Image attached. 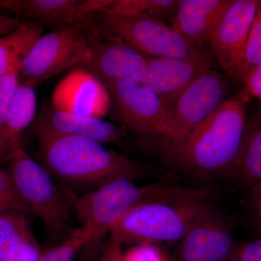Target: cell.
Instances as JSON below:
<instances>
[{
  "instance_id": "obj_1",
  "label": "cell",
  "mask_w": 261,
  "mask_h": 261,
  "mask_svg": "<svg viewBox=\"0 0 261 261\" xmlns=\"http://www.w3.org/2000/svg\"><path fill=\"white\" fill-rule=\"evenodd\" d=\"M37 158L53 178L68 185L92 190L115 180L142 179L151 172L144 163L97 140L76 136L39 141Z\"/></svg>"
},
{
  "instance_id": "obj_2",
  "label": "cell",
  "mask_w": 261,
  "mask_h": 261,
  "mask_svg": "<svg viewBox=\"0 0 261 261\" xmlns=\"http://www.w3.org/2000/svg\"><path fill=\"white\" fill-rule=\"evenodd\" d=\"M250 98L242 89L171 149L178 166L202 177H230L243 142Z\"/></svg>"
},
{
  "instance_id": "obj_3",
  "label": "cell",
  "mask_w": 261,
  "mask_h": 261,
  "mask_svg": "<svg viewBox=\"0 0 261 261\" xmlns=\"http://www.w3.org/2000/svg\"><path fill=\"white\" fill-rule=\"evenodd\" d=\"M7 173L19 202L56 238H68L73 230L75 215L64 187H58L50 173L25 152L23 146L10 161Z\"/></svg>"
},
{
  "instance_id": "obj_4",
  "label": "cell",
  "mask_w": 261,
  "mask_h": 261,
  "mask_svg": "<svg viewBox=\"0 0 261 261\" xmlns=\"http://www.w3.org/2000/svg\"><path fill=\"white\" fill-rule=\"evenodd\" d=\"M88 17L58 27L36 41L20 68L24 82L35 87L63 70L89 63L98 32L86 23Z\"/></svg>"
},
{
  "instance_id": "obj_5",
  "label": "cell",
  "mask_w": 261,
  "mask_h": 261,
  "mask_svg": "<svg viewBox=\"0 0 261 261\" xmlns=\"http://www.w3.org/2000/svg\"><path fill=\"white\" fill-rule=\"evenodd\" d=\"M63 187L71 202L80 228L87 237L82 250L87 260H93L105 238L110 236L118 221L143 200L142 187L125 178L115 180L81 196L75 195L68 187Z\"/></svg>"
},
{
  "instance_id": "obj_6",
  "label": "cell",
  "mask_w": 261,
  "mask_h": 261,
  "mask_svg": "<svg viewBox=\"0 0 261 261\" xmlns=\"http://www.w3.org/2000/svg\"><path fill=\"white\" fill-rule=\"evenodd\" d=\"M215 202H151L126 213L113 228L122 243L156 244L180 241L199 217Z\"/></svg>"
},
{
  "instance_id": "obj_7",
  "label": "cell",
  "mask_w": 261,
  "mask_h": 261,
  "mask_svg": "<svg viewBox=\"0 0 261 261\" xmlns=\"http://www.w3.org/2000/svg\"><path fill=\"white\" fill-rule=\"evenodd\" d=\"M98 33L149 57H184L200 49L192 47L171 27L142 15L100 10Z\"/></svg>"
},
{
  "instance_id": "obj_8",
  "label": "cell",
  "mask_w": 261,
  "mask_h": 261,
  "mask_svg": "<svg viewBox=\"0 0 261 261\" xmlns=\"http://www.w3.org/2000/svg\"><path fill=\"white\" fill-rule=\"evenodd\" d=\"M228 76L212 68L202 73L187 87L168 112L161 135L171 145L177 147L199 125L226 101Z\"/></svg>"
},
{
  "instance_id": "obj_9",
  "label": "cell",
  "mask_w": 261,
  "mask_h": 261,
  "mask_svg": "<svg viewBox=\"0 0 261 261\" xmlns=\"http://www.w3.org/2000/svg\"><path fill=\"white\" fill-rule=\"evenodd\" d=\"M260 0H232L211 39L214 59L228 78L243 82L247 39Z\"/></svg>"
},
{
  "instance_id": "obj_10",
  "label": "cell",
  "mask_w": 261,
  "mask_h": 261,
  "mask_svg": "<svg viewBox=\"0 0 261 261\" xmlns=\"http://www.w3.org/2000/svg\"><path fill=\"white\" fill-rule=\"evenodd\" d=\"M210 49L184 57H149L142 83L157 94L169 112L178 98L202 73L211 69Z\"/></svg>"
},
{
  "instance_id": "obj_11",
  "label": "cell",
  "mask_w": 261,
  "mask_h": 261,
  "mask_svg": "<svg viewBox=\"0 0 261 261\" xmlns=\"http://www.w3.org/2000/svg\"><path fill=\"white\" fill-rule=\"evenodd\" d=\"M107 87L113 108L124 126L138 133L161 135L168 111L153 91L135 82H118Z\"/></svg>"
},
{
  "instance_id": "obj_12",
  "label": "cell",
  "mask_w": 261,
  "mask_h": 261,
  "mask_svg": "<svg viewBox=\"0 0 261 261\" xmlns=\"http://www.w3.org/2000/svg\"><path fill=\"white\" fill-rule=\"evenodd\" d=\"M179 242L178 261H227L237 245L229 221L215 207L201 215Z\"/></svg>"
},
{
  "instance_id": "obj_13",
  "label": "cell",
  "mask_w": 261,
  "mask_h": 261,
  "mask_svg": "<svg viewBox=\"0 0 261 261\" xmlns=\"http://www.w3.org/2000/svg\"><path fill=\"white\" fill-rule=\"evenodd\" d=\"M108 87L84 68L65 75L53 90L51 105L56 109L80 116L103 118L111 105Z\"/></svg>"
},
{
  "instance_id": "obj_14",
  "label": "cell",
  "mask_w": 261,
  "mask_h": 261,
  "mask_svg": "<svg viewBox=\"0 0 261 261\" xmlns=\"http://www.w3.org/2000/svg\"><path fill=\"white\" fill-rule=\"evenodd\" d=\"M33 128L39 142L58 136H76L97 140L105 145L123 144L124 132L121 127L103 118L59 111L51 105L42 108L33 122Z\"/></svg>"
},
{
  "instance_id": "obj_15",
  "label": "cell",
  "mask_w": 261,
  "mask_h": 261,
  "mask_svg": "<svg viewBox=\"0 0 261 261\" xmlns=\"http://www.w3.org/2000/svg\"><path fill=\"white\" fill-rule=\"evenodd\" d=\"M147 56L123 43L94 44L90 61L84 68L97 76L107 87L118 82L142 83Z\"/></svg>"
},
{
  "instance_id": "obj_16",
  "label": "cell",
  "mask_w": 261,
  "mask_h": 261,
  "mask_svg": "<svg viewBox=\"0 0 261 261\" xmlns=\"http://www.w3.org/2000/svg\"><path fill=\"white\" fill-rule=\"evenodd\" d=\"M111 0H0V8L18 18L44 25H65L100 11Z\"/></svg>"
},
{
  "instance_id": "obj_17",
  "label": "cell",
  "mask_w": 261,
  "mask_h": 261,
  "mask_svg": "<svg viewBox=\"0 0 261 261\" xmlns=\"http://www.w3.org/2000/svg\"><path fill=\"white\" fill-rule=\"evenodd\" d=\"M231 2L180 0L171 27L194 49H210L213 34Z\"/></svg>"
},
{
  "instance_id": "obj_18",
  "label": "cell",
  "mask_w": 261,
  "mask_h": 261,
  "mask_svg": "<svg viewBox=\"0 0 261 261\" xmlns=\"http://www.w3.org/2000/svg\"><path fill=\"white\" fill-rule=\"evenodd\" d=\"M230 177L250 189L261 180V109L247 118L243 142Z\"/></svg>"
},
{
  "instance_id": "obj_19",
  "label": "cell",
  "mask_w": 261,
  "mask_h": 261,
  "mask_svg": "<svg viewBox=\"0 0 261 261\" xmlns=\"http://www.w3.org/2000/svg\"><path fill=\"white\" fill-rule=\"evenodd\" d=\"M37 107V95L34 86L23 81L10 106L2 130V139L13 158L23 147L20 134L34 121Z\"/></svg>"
},
{
  "instance_id": "obj_20",
  "label": "cell",
  "mask_w": 261,
  "mask_h": 261,
  "mask_svg": "<svg viewBox=\"0 0 261 261\" xmlns=\"http://www.w3.org/2000/svg\"><path fill=\"white\" fill-rule=\"evenodd\" d=\"M44 27L27 23L14 32L0 38V80L16 65L23 63L36 41L42 36Z\"/></svg>"
},
{
  "instance_id": "obj_21",
  "label": "cell",
  "mask_w": 261,
  "mask_h": 261,
  "mask_svg": "<svg viewBox=\"0 0 261 261\" xmlns=\"http://www.w3.org/2000/svg\"><path fill=\"white\" fill-rule=\"evenodd\" d=\"M25 214L10 211L0 214V261H9L19 245L32 233Z\"/></svg>"
},
{
  "instance_id": "obj_22",
  "label": "cell",
  "mask_w": 261,
  "mask_h": 261,
  "mask_svg": "<svg viewBox=\"0 0 261 261\" xmlns=\"http://www.w3.org/2000/svg\"><path fill=\"white\" fill-rule=\"evenodd\" d=\"M86 240L87 237L83 230L75 228L59 245L42 253L38 261H73L83 250Z\"/></svg>"
},
{
  "instance_id": "obj_23",
  "label": "cell",
  "mask_w": 261,
  "mask_h": 261,
  "mask_svg": "<svg viewBox=\"0 0 261 261\" xmlns=\"http://www.w3.org/2000/svg\"><path fill=\"white\" fill-rule=\"evenodd\" d=\"M21 65L22 64L16 65L0 80V138L2 141V130L4 126L5 119L8 116L10 106L23 82V78L20 74ZM5 148L7 149V147H5ZM7 150L8 151V149H7ZM8 152L13 159V155L10 154L9 151Z\"/></svg>"
},
{
  "instance_id": "obj_24",
  "label": "cell",
  "mask_w": 261,
  "mask_h": 261,
  "mask_svg": "<svg viewBox=\"0 0 261 261\" xmlns=\"http://www.w3.org/2000/svg\"><path fill=\"white\" fill-rule=\"evenodd\" d=\"M261 63V0L249 33L245 61H244L243 82L249 71Z\"/></svg>"
},
{
  "instance_id": "obj_25",
  "label": "cell",
  "mask_w": 261,
  "mask_h": 261,
  "mask_svg": "<svg viewBox=\"0 0 261 261\" xmlns=\"http://www.w3.org/2000/svg\"><path fill=\"white\" fill-rule=\"evenodd\" d=\"M123 261H168L155 244H137L123 254Z\"/></svg>"
},
{
  "instance_id": "obj_26",
  "label": "cell",
  "mask_w": 261,
  "mask_h": 261,
  "mask_svg": "<svg viewBox=\"0 0 261 261\" xmlns=\"http://www.w3.org/2000/svg\"><path fill=\"white\" fill-rule=\"evenodd\" d=\"M227 261H261V238L248 243L237 244Z\"/></svg>"
},
{
  "instance_id": "obj_27",
  "label": "cell",
  "mask_w": 261,
  "mask_h": 261,
  "mask_svg": "<svg viewBox=\"0 0 261 261\" xmlns=\"http://www.w3.org/2000/svg\"><path fill=\"white\" fill-rule=\"evenodd\" d=\"M42 254L40 246L32 233L19 245L9 261H38Z\"/></svg>"
},
{
  "instance_id": "obj_28",
  "label": "cell",
  "mask_w": 261,
  "mask_h": 261,
  "mask_svg": "<svg viewBox=\"0 0 261 261\" xmlns=\"http://www.w3.org/2000/svg\"><path fill=\"white\" fill-rule=\"evenodd\" d=\"M248 206L252 222L261 233V180L250 188Z\"/></svg>"
},
{
  "instance_id": "obj_29",
  "label": "cell",
  "mask_w": 261,
  "mask_h": 261,
  "mask_svg": "<svg viewBox=\"0 0 261 261\" xmlns=\"http://www.w3.org/2000/svg\"><path fill=\"white\" fill-rule=\"evenodd\" d=\"M243 83L245 92L250 97H255L261 102V63L247 73Z\"/></svg>"
},
{
  "instance_id": "obj_30",
  "label": "cell",
  "mask_w": 261,
  "mask_h": 261,
  "mask_svg": "<svg viewBox=\"0 0 261 261\" xmlns=\"http://www.w3.org/2000/svg\"><path fill=\"white\" fill-rule=\"evenodd\" d=\"M123 243L119 239L111 233L106 242L99 261H123Z\"/></svg>"
},
{
  "instance_id": "obj_31",
  "label": "cell",
  "mask_w": 261,
  "mask_h": 261,
  "mask_svg": "<svg viewBox=\"0 0 261 261\" xmlns=\"http://www.w3.org/2000/svg\"><path fill=\"white\" fill-rule=\"evenodd\" d=\"M0 202L20 206L29 212V211L17 199L12 188L8 173L3 171L2 168H0Z\"/></svg>"
},
{
  "instance_id": "obj_32",
  "label": "cell",
  "mask_w": 261,
  "mask_h": 261,
  "mask_svg": "<svg viewBox=\"0 0 261 261\" xmlns=\"http://www.w3.org/2000/svg\"><path fill=\"white\" fill-rule=\"evenodd\" d=\"M25 23L21 18H11L0 13V38L8 35Z\"/></svg>"
},
{
  "instance_id": "obj_33",
  "label": "cell",
  "mask_w": 261,
  "mask_h": 261,
  "mask_svg": "<svg viewBox=\"0 0 261 261\" xmlns=\"http://www.w3.org/2000/svg\"><path fill=\"white\" fill-rule=\"evenodd\" d=\"M10 211H22V212L25 213V214L28 213V211L25 210V208L20 207V206L11 205V204L1 203V202H0V214Z\"/></svg>"
},
{
  "instance_id": "obj_34",
  "label": "cell",
  "mask_w": 261,
  "mask_h": 261,
  "mask_svg": "<svg viewBox=\"0 0 261 261\" xmlns=\"http://www.w3.org/2000/svg\"><path fill=\"white\" fill-rule=\"evenodd\" d=\"M12 159L11 155H10L8 151L5 148L4 144L3 141L0 138V161H7Z\"/></svg>"
}]
</instances>
